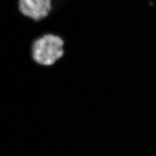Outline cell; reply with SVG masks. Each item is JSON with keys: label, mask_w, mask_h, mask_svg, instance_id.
<instances>
[{"label": "cell", "mask_w": 156, "mask_h": 156, "mask_svg": "<svg viewBox=\"0 0 156 156\" xmlns=\"http://www.w3.org/2000/svg\"><path fill=\"white\" fill-rule=\"evenodd\" d=\"M64 41L54 34H46L34 41L31 56L34 61L41 66L48 67L55 64L64 55Z\"/></svg>", "instance_id": "cell-1"}, {"label": "cell", "mask_w": 156, "mask_h": 156, "mask_svg": "<svg viewBox=\"0 0 156 156\" xmlns=\"http://www.w3.org/2000/svg\"><path fill=\"white\" fill-rule=\"evenodd\" d=\"M19 9L24 16L38 22L48 16L52 9L51 0H19Z\"/></svg>", "instance_id": "cell-2"}]
</instances>
